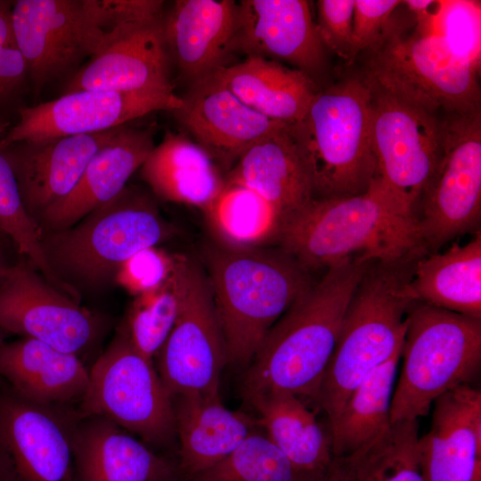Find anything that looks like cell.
Instances as JSON below:
<instances>
[{
  "label": "cell",
  "instance_id": "f546056e",
  "mask_svg": "<svg viewBox=\"0 0 481 481\" xmlns=\"http://www.w3.org/2000/svg\"><path fill=\"white\" fill-rule=\"evenodd\" d=\"M412 300L481 319V232L464 245L420 257L407 286Z\"/></svg>",
  "mask_w": 481,
  "mask_h": 481
},
{
  "label": "cell",
  "instance_id": "44dd1931",
  "mask_svg": "<svg viewBox=\"0 0 481 481\" xmlns=\"http://www.w3.org/2000/svg\"><path fill=\"white\" fill-rule=\"evenodd\" d=\"M76 481H180L177 461L109 419L79 416L72 434Z\"/></svg>",
  "mask_w": 481,
  "mask_h": 481
},
{
  "label": "cell",
  "instance_id": "5b68a950",
  "mask_svg": "<svg viewBox=\"0 0 481 481\" xmlns=\"http://www.w3.org/2000/svg\"><path fill=\"white\" fill-rule=\"evenodd\" d=\"M370 101L363 78H349L318 91L305 116L289 125L314 199L362 193L377 175Z\"/></svg>",
  "mask_w": 481,
  "mask_h": 481
},
{
  "label": "cell",
  "instance_id": "74e56055",
  "mask_svg": "<svg viewBox=\"0 0 481 481\" xmlns=\"http://www.w3.org/2000/svg\"><path fill=\"white\" fill-rule=\"evenodd\" d=\"M432 31L442 38L452 54L479 70L481 60L480 1H440Z\"/></svg>",
  "mask_w": 481,
  "mask_h": 481
},
{
  "label": "cell",
  "instance_id": "603a6c76",
  "mask_svg": "<svg viewBox=\"0 0 481 481\" xmlns=\"http://www.w3.org/2000/svg\"><path fill=\"white\" fill-rule=\"evenodd\" d=\"M153 134L122 126L94 155L71 192L42 216L41 233L67 229L119 195L154 148Z\"/></svg>",
  "mask_w": 481,
  "mask_h": 481
},
{
  "label": "cell",
  "instance_id": "8992f818",
  "mask_svg": "<svg viewBox=\"0 0 481 481\" xmlns=\"http://www.w3.org/2000/svg\"><path fill=\"white\" fill-rule=\"evenodd\" d=\"M175 228L144 193L126 187L74 225L42 234L45 257L61 281L96 288L137 252L169 239Z\"/></svg>",
  "mask_w": 481,
  "mask_h": 481
},
{
  "label": "cell",
  "instance_id": "52a82bcc",
  "mask_svg": "<svg viewBox=\"0 0 481 481\" xmlns=\"http://www.w3.org/2000/svg\"><path fill=\"white\" fill-rule=\"evenodd\" d=\"M401 359L392 423L419 420L441 395L472 382L481 363V319L413 302Z\"/></svg>",
  "mask_w": 481,
  "mask_h": 481
},
{
  "label": "cell",
  "instance_id": "836d02e7",
  "mask_svg": "<svg viewBox=\"0 0 481 481\" xmlns=\"http://www.w3.org/2000/svg\"><path fill=\"white\" fill-rule=\"evenodd\" d=\"M190 257L175 255V266L159 288L136 296L120 325L134 347L154 362L179 315Z\"/></svg>",
  "mask_w": 481,
  "mask_h": 481
},
{
  "label": "cell",
  "instance_id": "277c9868",
  "mask_svg": "<svg viewBox=\"0 0 481 481\" xmlns=\"http://www.w3.org/2000/svg\"><path fill=\"white\" fill-rule=\"evenodd\" d=\"M420 251L395 260H372L348 302L315 403L328 423L373 370L402 350L413 300L407 286Z\"/></svg>",
  "mask_w": 481,
  "mask_h": 481
},
{
  "label": "cell",
  "instance_id": "6da1fadb",
  "mask_svg": "<svg viewBox=\"0 0 481 481\" xmlns=\"http://www.w3.org/2000/svg\"><path fill=\"white\" fill-rule=\"evenodd\" d=\"M372 260L324 271L267 332L241 382L242 398L288 392L315 402L352 294Z\"/></svg>",
  "mask_w": 481,
  "mask_h": 481
},
{
  "label": "cell",
  "instance_id": "60d3db41",
  "mask_svg": "<svg viewBox=\"0 0 481 481\" xmlns=\"http://www.w3.org/2000/svg\"><path fill=\"white\" fill-rule=\"evenodd\" d=\"M401 4L399 0H355L352 61L378 44Z\"/></svg>",
  "mask_w": 481,
  "mask_h": 481
},
{
  "label": "cell",
  "instance_id": "2e32d148",
  "mask_svg": "<svg viewBox=\"0 0 481 481\" xmlns=\"http://www.w3.org/2000/svg\"><path fill=\"white\" fill-rule=\"evenodd\" d=\"M183 100L175 93L78 90L19 110V121L0 148L19 142L102 133L158 110L174 111Z\"/></svg>",
  "mask_w": 481,
  "mask_h": 481
},
{
  "label": "cell",
  "instance_id": "d6986e66",
  "mask_svg": "<svg viewBox=\"0 0 481 481\" xmlns=\"http://www.w3.org/2000/svg\"><path fill=\"white\" fill-rule=\"evenodd\" d=\"M120 127L19 142L2 149L14 172L25 208L37 227L45 211L71 192L94 155Z\"/></svg>",
  "mask_w": 481,
  "mask_h": 481
},
{
  "label": "cell",
  "instance_id": "4dcf8cb0",
  "mask_svg": "<svg viewBox=\"0 0 481 481\" xmlns=\"http://www.w3.org/2000/svg\"><path fill=\"white\" fill-rule=\"evenodd\" d=\"M143 181L160 199L202 209L225 180L209 155L189 136L168 131L140 167Z\"/></svg>",
  "mask_w": 481,
  "mask_h": 481
},
{
  "label": "cell",
  "instance_id": "4316f807",
  "mask_svg": "<svg viewBox=\"0 0 481 481\" xmlns=\"http://www.w3.org/2000/svg\"><path fill=\"white\" fill-rule=\"evenodd\" d=\"M258 428L285 456L299 481L322 477L333 460L326 432L304 400L288 392H271L248 402Z\"/></svg>",
  "mask_w": 481,
  "mask_h": 481
},
{
  "label": "cell",
  "instance_id": "1f68e13d",
  "mask_svg": "<svg viewBox=\"0 0 481 481\" xmlns=\"http://www.w3.org/2000/svg\"><path fill=\"white\" fill-rule=\"evenodd\" d=\"M401 352L360 382L329 423L333 457L354 452L392 424L391 405Z\"/></svg>",
  "mask_w": 481,
  "mask_h": 481
},
{
  "label": "cell",
  "instance_id": "83f0119b",
  "mask_svg": "<svg viewBox=\"0 0 481 481\" xmlns=\"http://www.w3.org/2000/svg\"><path fill=\"white\" fill-rule=\"evenodd\" d=\"M224 179L257 193L276 208L286 221L314 199L289 125L247 150Z\"/></svg>",
  "mask_w": 481,
  "mask_h": 481
},
{
  "label": "cell",
  "instance_id": "7a4b0ae2",
  "mask_svg": "<svg viewBox=\"0 0 481 481\" xmlns=\"http://www.w3.org/2000/svg\"><path fill=\"white\" fill-rule=\"evenodd\" d=\"M277 245L311 273L427 252L413 216L378 175L362 193L311 200L286 221Z\"/></svg>",
  "mask_w": 481,
  "mask_h": 481
},
{
  "label": "cell",
  "instance_id": "d590c367",
  "mask_svg": "<svg viewBox=\"0 0 481 481\" xmlns=\"http://www.w3.org/2000/svg\"><path fill=\"white\" fill-rule=\"evenodd\" d=\"M0 232L7 235L18 252L41 272L54 288L77 299V292L51 268L42 246V233L23 204L11 164L0 148Z\"/></svg>",
  "mask_w": 481,
  "mask_h": 481
},
{
  "label": "cell",
  "instance_id": "d4e9b609",
  "mask_svg": "<svg viewBox=\"0 0 481 481\" xmlns=\"http://www.w3.org/2000/svg\"><path fill=\"white\" fill-rule=\"evenodd\" d=\"M0 378L31 402L77 407L88 387L89 369L76 355L22 337L0 346Z\"/></svg>",
  "mask_w": 481,
  "mask_h": 481
},
{
  "label": "cell",
  "instance_id": "7c38bea8",
  "mask_svg": "<svg viewBox=\"0 0 481 481\" xmlns=\"http://www.w3.org/2000/svg\"><path fill=\"white\" fill-rule=\"evenodd\" d=\"M76 407L31 402L0 379V481H76Z\"/></svg>",
  "mask_w": 481,
  "mask_h": 481
},
{
  "label": "cell",
  "instance_id": "e0dca14e",
  "mask_svg": "<svg viewBox=\"0 0 481 481\" xmlns=\"http://www.w3.org/2000/svg\"><path fill=\"white\" fill-rule=\"evenodd\" d=\"M181 97V107L172 111L176 120L226 173L252 145L289 126L250 109L212 77Z\"/></svg>",
  "mask_w": 481,
  "mask_h": 481
},
{
  "label": "cell",
  "instance_id": "484cf974",
  "mask_svg": "<svg viewBox=\"0 0 481 481\" xmlns=\"http://www.w3.org/2000/svg\"><path fill=\"white\" fill-rule=\"evenodd\" d=\"M173 406L181 478L214 466L258 428L256 418L227 409L220 392L176 396Z\"/></svg>",
  "mask_w": 481,
  "mask_h": 481
},
{
  "label": "cell",
  "instance_id": "b9f144b4",
  "mask_svg": "<svg viewBox=\"0 0 481 481\" xmlns=\"http://www.w3.org/2000/svg\"><path fill=\"white\" fill-rule=\"evenodd\" d=\"M12 3L0 0V102L15 94L29 76L12 27Z\"/></svg>",
  "mask_w": 481,
  "mask_h": 481
},
{
  "label": "cell",
  "instance_id": "d6a6232c",
  "mask_svg": "<svg viewBox=\"0 0 481 481\" xmlns=\"http://www.w3.org/2000/svg\"><path fill=\"white\" fill-rule=\"evenodd\" d=\"M201 211L219 242L237 248L277 244L286 222L282 214L257 193L226 181Z\"/></svg>",
  "mask_w": 481,
  "mask_h": 481
},
{
  "label": "cell",
  "instance_id": "9c48e42d",
  "mask_svg": "<svg viewBox=\"0 0 481 481\" xmlns=\"http://www.w3.org/2000/svg\"><path fill=\"white\" fill-rule=\"evenodd\" d=\"M153 363L119 326L89 369L77 413L105 417L154 450L170 447L176 439L173 399Z\"/></svg>",
  "mask_w": 481,
  "mask_h": 481
},
{
  "label": "cell",
  "instance_id": "8d00e7d4",
  "mask_svg": "<svg viewBox=\"0 0 481 481\" xmlns=\"http://www.w3.org/2000/svg\"><path fill=\"white\" fill-rule=\"evenodd\" d=\"M180 481H299L292 466L267 436L256 429L227 457Z\"/></svg>",
  "mask_w": 481,
  "mask_h": 481
},
{
  "label": "cell",
  "instance_id": "ab89813d",
  "mask_svg": "<svg viewBox=\"0 0 481 481\" xmlns=\"http://www.w3.org/2000/svg\"><path fill=\"white\" fill-rule=\"evenodd\" d=\"M355 0H319L316 3L319 37L324 47L352 62Z\"/></svg>",
  "mask_w": 481,
  "mask_h": 481
},
{
  "label": "cell",
  "instance_id": "ba28073f",
  "mask_svg": "<svg viewBox=\"0 0 481 481\" xmlns=\"http://www.w3.org/2000/svg\"><path fill=\"white\" fill-rule=\"evenodd\" d=\"M392 18L367 53L364 81L414 107L436 115L480 111L478 69L460 60L433 31Z\"/></svg>",
  "mask_w": 481,
  "mask_h": 481
},
{
  "label": "cell",
  "instance_id": "ac0fdd59",
  "mask_svg": "<svg viewBox=\"0 0 481 481\" xmlns=\"http://www.w3.org/2000/svg\"><path fill=\"white\" fill-rule=\"evenodd\" d=\"M232 52L283 61L311 77L325 66V47L305 0L239 2Z\"/></svg>",
  "mask_w": 481,
  "mask_h": 481
},
{
  "label": "cell",
  "instance_id": "30bf717a",
  "mask_svg": "<svg viewBox=\"0 0 481 481\" xmlns=\"http://www.w3.org/2000/svg\"><path fill=\"white\" fill-rule=\"evenodd\" d=\"M447 118L441 158L414 217L428 254L481 224V112Z\"/></svg>",
  "mask_w": 481,
  "mask_h": 481
},
{
  "label": "cell",
  "instance_id": "9a60e30c",
  "mask_svg": "<svg viewBox=\"0 0 481 481\" xmlns=\"http://www.w3.org/2000/svg\"><path fill=\"white\" fill-rule=\"evenodd\" d=\"M0 329L81 358L97 342L102 320L20 264L0 282Z\"/></svg>",
  "mask_w": 481,
  "mask_h": 481
},
{
  "label": "cell",
  "instance_id": "ee69618b",
  "mask_svg": "<svg viewBox=\"0 0 481 481\" xmlns=\"http://www.w3.org/2000/svg\"><path fill=\"white\" fill-rule=\"evenodd\" d=\"M12 267L5 260L0 247V282L11 273Z\"/></svg>",
  "mask_w": 481,
  "mask_h": 481
},
{
  "label": "cell",
  "instance_id": "8fae6325",
  "mask_svg": "<svg viewBox=\"0 0 481 481\" xmlns=\"http://www.w3.org/2000/svg\"><path fill=\"white\" fill-rule=\"evenodd\" d=\"M366 84L377 175L414 218L441 158L443 120Z\"/></svg>",
  "mask_w": 481,
  "mask_h": 481
},
{
  "label": "cell",
  "instance_id": "f1b7e54d",
  "mask_svg": "<svg viewBox=\"0 0 481 481\" xmlns=\"http://www.w3.org/2000/svg\"><path fill=\"white\" fill-rule=\"evenodd\" d=\"M210 77L250 109L287 125L305 116L319 91L313 78L303 71L262 57H247Z\"/></svg>",
  "mask_w": 481,
  "mask_h": 481
},
{
  "label": "cell",
  "instance_id": "cb8c5ba5",
  "mask_svg": "<svg viewBox=\"0 0 481 481\" xmlns=\"http://www.w3.org/2000/svg\"><path fill=\"white\" fill-rule=\"evenodd\" d=\"M237 12L238 3L232 0H178L164 16L171 63L191 85L226 66Z\"/></svg>",
  "mask_w": 481,
  "mask_h": 481
},
{
  "label": "cell",
  "instance_id": "4fadbf2b",
  "mask_svg": "<svg viewBox=\"0 0 481 481\" xmlns=\"http://www.w3.org/2000/svg\"><path fill=\"white\" fill-rule=\"evenodd\" d=\"M12 20L29 76L39 89L113 44L101 26L96 0H19Z\"/></svg>",
  "mask_w": 481,
  "mask_h": 481
},
{
  "label": "cell",
  "instance_id": "5bb4252c",
  "mask_svg": "<svg viewBox=\"0 0 481 481\" xmlns=\"http://www.w3.org/2000/svg\"><path fill=\"white\" fill-rule=\"evenodd\" d=\"M154 360L172 399L220 391L226 346L206 274L191 258L179 315Z\"/></svg>",
  "mask_w": 481,
  "mask_h": 481
},
{
  "label": "cell",
  "instance_id": "ffe728a7",
  "mask_svg": "<svg viewBox=\"0 0 481 481\" xmlns=\"http://www.w3.org/2000/svg\"><path fill=\"white\" fill-rule=\"evenodd\" d=\"M419 439L424 481H481V391L459 386L437 398Z\"/></svg>",
  "mask_w": 481,
  "mask_h": 481
},
{
  "label": "cell",
  "instance_id": "7402d4cb",
  "mask_svg": "<svg viewBox=\"0 0 481 481\" xmlns=\"http://www.w3.org/2000/svg\"><path fill=\"white\" fill-rule=\"evenodd\" d=\"M164 16L136 24L69 79L64 94L101 89L174 93Z\"/></svg>",
  "mask_w": 481,
  "mask_h": 481
},
{
  "label": "cell",
  "instance_id": "3957f363",
  "mask_svg": "<svg viewBox=\"0 0 481 481\" xmlns=\"http://www.w3.org/2000/svg\"><path fill=\"white\" fill-rule=\"evenodd\" d=\"M202 257L228 363L247 368L272 326L313 283L312 273L279 247L218 241Z\"/></svg>",
  "mask_w": 481,
  "mask_h": 481
},
{
  "label": "cell",
  "instance_id": "f6af8a7d",
  "mask_svg": "<svg viewBox=\"0 0 481 481\" xmlns=\"http://www.w3.org/2000/svg\"><path fill=\"white\" fill-rule=\"evenodd\" d=\"M8 123L0 119V133H3L6 130Z\"/></svg>",
  "mask_w": 481,
  "mask_h": 481
},
{
  "label": "cell",
  "instance_id": "7bdbcfd3",
  "mask_svg": "<svg viewBox=\"0 0 481 481\" xmlns=\"http://www.w3.org/2000/svg\"><path fill=\"white\" fill-rule=\"evenodd\" d=\"M314 481H361V459L358 451L334 457L326 473Z\"/></svg>",
  "mask_w": 481,
  "mask_h": 481
},
{
  "label": "cell",
  "instance_id": "e575fe53",
  "mask_svg": "<svg viewBox=\"0 0 481 481\" xmlns=\"http://www.w3.org/2000/svg\"><path fill=\"white\" fill-rule=\"evenodd\" d=\"M419 420L392 423L358 449L361 481H424L419 453Z\"/></svg>",
  "mask_w": 481,
  "mask_h": 481
},
{
  "label": "cell",
  "instance_id": "f35d334b",
  "mask_svg": "<svg viewBox=\"0 0 481 481\" xmlns=\"http://www.w3.org/2000/svg\"><path fill=\"white\" fill-rule=\"evenodd\" d=\"M175 255L151 247L144 249L121 265L114 280L135 297L162 285L172 273Z\"/></svg>",
  "mask_w": 481,
  "mask_h": 481
}]
</instances>
